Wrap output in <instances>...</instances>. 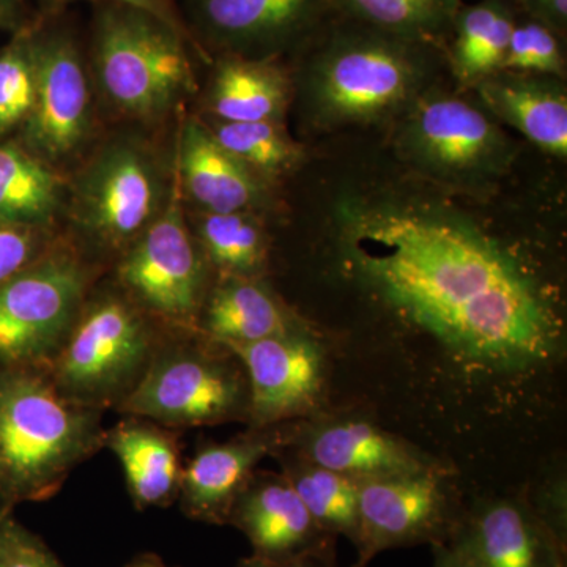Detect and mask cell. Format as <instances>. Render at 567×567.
Listing matches in <instances>:
<instances>
[{"instance_id":"cell-39","label":"cell","mask_w":567,"mask_h":567,"mask_svg":"<svg viewBox=\"0 0 567 567\" xmlns=\"http://www.w3.org/2000/svg\"><path fill=\"white\" fill-rule=\"evenodd\" d=\"M132 567H164V566L159 565V563H156V561H141V563H137V565H134Z\"/></svg>"},{"instance_id":"cell-24","label":"cell","mask_w":567,"mask_h":567,"mask_svg":"<svg viewBox=\"0 0 567 567\" xmlns=\"http://www.w3.org/2000/svg\"><path fill=\"white\" fill-rule=\"evenodd\" d=\"M118 457L134 499L142 506L166 502L181 483L177 447L152 425L123 423L104 436Z\"/></svg>"},{"instance_id":"cell-38","label":"cell","mask_w":567,"mask_h":567,"mask_svg":"<svg viewBox=\"0 0 567 567\" xmlns=\"http://www.w3.org/2000/svg\"><path fill=\"white\" fill-rule=\"evenodd\" d=\"M24 0H0V31L24 29Z\"/></svg>"},{"instance_id":"cell-1","label":"cell","mask_w":567,"mask_h":567,"mask_svg":"<svg viewBox=\"0 0 567 567\" xmlns=\"http://www.w3.org/2000/svg\"><path fill=\"white\" fill-rule=\"evenodd\" d=\"M342 265L399 322L453 360L525 374L561 344L546 284L468 216L394 196L346 197L336 210Z\"/></svg>"},{"instance_id":"cell-18","label":"cell","mask_w":567,"mask_h":567,"mask_svg":"<svg viewBox=\"0 0 567 567\" xmlns=\"http://www.w3.org/2000/svg\"><path fill=\"white\" fill-rule=\"evenodd\" d=\"M495 117L516 128L540 151L567 155V96L558 81L540 74L498 71L473 85Z\"/></svg>"},{"instance_id":"cell-28","label":"cell","mask_w":567,"mask_h":567,"mask_svg":"<svg viewBox=\"0 0 567 567\" xmlns=\"http://www.w3.org/2000/svg\"><path fill=\"white\" fill-rule=\"evenodd\" d=\"M197 233L208 259L230 278H249L262 267L264 233L246 212L205 213Z\"/></svg>"},{"instance_id":"cell-33","label":"cell","mask_w":567,"mask_h":567,"mask_svg":"<svg viewBox=\"0 0 567 567\" xmlns=\"http://www.w3.org/2000/svg\"><path fill=\"white\" fill-rule=\"evenodd\" d=\"M43 249V229L20 226L0 219V282L39 259Z\"/></svg>"},{"instance_id":"cell-7","label":"cell","mask_w":567,"mask_h":567,"mask_svg":"<svg viewBox=\"0 0 567 567\" xmlns=\"http://www.w3.org/2000/svg\"><path fill=\"white\" fill-rule=\"evenodd\" d=\"M406 111L399 145L423 173L453 185L476 186L498 177L511 163V142L475 104L429 93Z\"/></svg>"},{"instance_id":"cell-6","label":"cell","mask_w":567,"mask_h":567,"mask_svg":"<svg viewBox=\"0 0 567 567\" xmlns=\"http://www.w3.org/2000/svg\"><path fill=\"white\" fill-rule=\"evenodd\" d=\"M151 349L140 312L121 298L104 297L78 317L52 360V383L71 401L95 409L130 393Z\"/></svg>"},{"instance_id":"cell-9","label":"cell","mask_w":567,"mask_h":567,"mask_svg":"<svg viewBox=\"0 0 567 567\" xmlns=\"http://www.w3.org/2000/svg\"><path fill=\"white\" fill-rule=\"evenodd\" d=\"M32 40L35 100L18 142L54 167L76 156L91 136V81L80 47L66 29H32Z\"/></svg>"},{"instance_id":"cell-21","label":"cell","mask_w":567,"mask_h":567,"mask_svg":"<svg viewBox=\"0 0 567 567\" xmlns=\"http://www.w3.org/2000/svg\"><path fill=\"white\" fill-rule=\"evenodd\" d=\"M289 80L271 59L224 55L213 73L208 107L221 122H281Z\"/></svg>"},{"instance_id":"cell-37","label":"cell","mask_w":567,"mask_h":567,"mask_svg":"<svg viewBox=\"0 0 567 567\" xmlns=\"http://www.w3.org/2000/svg\"><path fill=\"white\" fill-rule=\"evenodd\" d=\"M434 554V567H483L477 565L475 559L465 554L462 548L450 543L435 544Z\"/></svg>"},{"instance_id":"cell-36","label":"cell","mask_w":567,"mask_h":567,"mask_svg":"<svg viewBox=\"0 0 567 567\" xmlns=\"http://www.w3.org/2000/svg\"><path fill=\"white\" fill-rule=\"evenodd\" d=\"M535 21L554 32H561L567 24V0H520Z\"/></svg>"},{"instance_id":"cell-26","label":"cell","mask_w":567,"mask_h":567,"mask_svg":"<svg viewBox=\"0 0 567 567\" xmlns=\"http://www.w3.org/2000/svg\"><path fill=\"white\" fill-rule=\"evenodd\" d=\"M353 21L401 39L431 43L453 28L458 0H331Z\"/></svg>"},{"instance_id":"cell-17","label":"cell","mask_w":567,"mask_h":567,"mask_svg":"<svg viewBox=\"0 0 567 567\" xmlns=\"http://www.w3.org/2000/svg\"><path fill=\"white\" fill-rule=\"evenodd\" d=\"M177 181L205 213H238L262 200L259 177L213 137L207 123H183L177 153Z\"/></svg>"},{"instance_id":"cell-22","label":"cell","mask_w":567,"mask_h":567,"mask_svg":"<svg viewBox=\"0 0 567 567\" xmlns=\"http://www.w3.org/2000/svg\"><path fill=\"white\" fill-rule=\"evenodd\" d=\"M292 319L270 290L251 278H230L204 311V330L224 347L251 344L293 330Z\"/></svg>"},{"instance_id":"cell-32","label":"cell","mask_w":567,"mask_h":567,"mask_svg":"<svg viewBox=\"0 0 567 567\" xmlns=\"http://www.w3.org/2000/svg\"><path fill=\"white\" fill-rule=\"evenodd\" d=\"M0 567H63L58 558L11 518L0 517Z\"/></svg>"},{"instance_id":"cell-30","label":"cell","mask_w":567,"mask_h":567,"mask_svg":"<svg viewBox=\"0 0 567 567\" xmlns=\"http://www.w3.org/2000/svg\"><path fill=\"white\" fill-rule=\"evenodd\" d=\"M37 66L32 29L13 33L0 51V140L20 132L35 100Z\"/></svg>"},{"instance_id":"cell-34","label":"cell","mask_w":567,"mask_h":567,"mask_svg":"<svg viewBox=\"0 0 567 567\" xmlns=\"http://www.w3.org/2000/svg\"><path fill=\"white\" fill-rule=\"evenodd\" d=\"M50 2L70 3L76 2V0H50ZM93 2L118 3V6H128L134 7V9L147 11V13L159 18V20L169 24L171 28L181 32L182 35H185L186 39L194 43L193 33L189 31L188 25L185 24V21H183L181 11H178L174 0H93Z\"/></svg>"},{"instance_id":"cell-31","label":"cell","mask_w":567,"mask_h":567,"mask_svg":"<svg viewBox=\"0 0 567 567\" xmlns=\"http://www.w3.org/2000/svg\"><path fill=\"white\" fill-rule=\"evenodd\" d=\"M502 71L561 76L565 59L555 32L535 20L514 25Z\"/></svg>"},{"instance_id":"cell-23","label":"cell","mask_w":567,"mask_h":567,"mask_svg":"<svg viewBox=\"0 0 567 567\" xmlns=\"http://www.w3.org/2000/svg\"><path fill=\"white\" fill-rule=\"evenodd\" d=\"M63 183L18 141L0 140V219L44 229L61 210Z\"/></svg>"},{"instance_id":"cell-10","label":"cell","mask_w":567,"mask_h":567,"mask_svg":"<svg viewBox=\"0 0 567 567\" xmlns=\"http://www.w3.org/2000/svg\"><path fill=\"white\" fill-rule=\"evenodd\" d=\"M173 188L169 204L130 245L118 279L152 315L189 324L203 305L204 267L183 215L177 177Z\"/></svg>"},{"instance_id":"cell-11","label":"cell","mask_w":567,"mask_h":567,"mask_svg":"<svg viewBox=\"0 0 567 567\" xmlns=\"http://www.w3.org/2000/svg\"><path fill=\"white\" fill-rule=\"evenodd\" d=\"M358 481L357 565L388 548L447 543L461 517L453 513L436 468Z\"/></svg>"},{"instance_id":"cell-25","label":"cell","mask_w":567,"mask_h":567,"mask_svg":"<svg viewBox=\"0 0 567 567\" xmlns=\"http://www.w3.org/2000/svg\"><path fill=\"white\" fill-rule=\"evenodd\" d=\"M514 25L513 14L503 0H483L458 10L451 50V65L457 80L475 85L502 71Z\"/></svg>"},{"instance_id":"cell-3","label":"cell","mask_w":567,"mask_h":567,"mask_svg":"<svg viewBox=\"0 0 567 567\" xmlns=\"http://www.w3.org/2000/svg\"><path fill=\"white\" fill-rule=\"evenodd\" d=\"M427 44L361 22L334 31L306 70L309 111L322 125H349L409 110L429 78Z\"/></svg>"},{"instance_id":"cell-12","label":"cell","mask_w":567,"mask_h":567,"mask_svg":"<svg viewBox=\"0 0 567 567\" xmlns=\"http://www.w3.org/2000/svg\"><path fill=\"white\" fill-rule=\"evenodd\" d=\"M248 406V391L229 365L199 352L163 354L142 372L122 409L166 425L221 423Z\"/></svg>"},{"instance_id":"cell-8","label":"cell","mask_w":567,"mask_h":567,"mask_svg":"<svg viewBox=\"0 0 567 567\" xmlns=\"http://www.w3.org/2000/svg\"><path fill=\"white\" fill-rule=\"evenodd\" d=\"M71 200L82 233L104 248H122L151 226L167 199L155 156L126 137L93 156L74 183Z\"/></svg>"},{"instance_id":"cell-35","label":"cell","mask_w":567,"mask_h":567,"mask_svg":"<svg viewBox=\"0 0 567 567\" xmlns=\"http://www.w3.org/2000/svg\"><path fill=\"white\" fill-rule=\"evenodd\" d=\"M241 567H336L333 547L320 548L289 558L257 557Z\"/></svg>"},{"instance_id":"cell-15","label":"cell","mask_w":567,"mask_h":567,"mask_svg":"<svg viewBox=\"0 0 567 567\" xmlns=\"http://www.w3.org/2000/svg\"><path fill=\"white\" fill-rule=\"evenodd\" d=\"M235 524L249 537L257 557L289 558L333 547L287 477L249 483L235 503Z\"/></svg>"},{"instance_id":"cell-14","label":"cell","mask_w":567,"mask_h":567,"mask_svg":"<svg viewBox=\"0 0 567 567\" xmlns=\"http://www.w3.org/2000/svg\"><path fill=\"white\" fill-rule=\"evenodd\" d=\"M331 0H189L197 32L224 55L274 59L322 20Z\"/></svg>"},{"instance_id":"cell-16","label":"cell","mask_w":567,"mask_h":567,"mask_svg":"<svg viewBox=\"0 0 567 567\" xmlns=\"http://www.w3.org/2000/svg\"><path fill=\"white\" fill-rule=\"evenodd\" d=\"M447 543L483 567H563L558 540L514 502L491 503L461 518Z\"/></svg>"},{"instance_id":"cell-19","label":"cell","mask_w":567,"mask_h":567,"mask_svg":"<svg viewBox=\"0 0 567 567\" xmlns=\"http://www.w3.org/2000/svg\"><path fill=\"white\" fill-rule=\"evenodd\" d=\"M306 458L353 480L435 468L412 446L364 421H339L317 427L306 442Z\"/></svg>"},{"instance_id":"cell-20","label":"cell","mask_w":567,"mask_h":567,"mask_svg":"<svg viewBox=\"0 0 567 567\" xmlns=\"http://www.w3.org/2000/svg\"><path fill=\"white\" fill-rule=\"evenodd\" d=\"M274 436L254 435L204 447L181 473L183 498L194 516L223 520L251 483L254 468L274 446Z\"/></svg>"},{"instance_id":"cell-29","label":"cell","mask_w":567,"mask_h":567,"mask_svg":"<svg viewBox=\"0 0 567 567\" xmlns=\"http://www.w3.org/2000/svg\"><path fill=\"white\" fill-rule=\"evenodd\" d=\"M207 126L219 145L256 175H281L300 162V147L281 122L215 121Z\"/></svg>"},{"instance_id":"cell-4","label":"cell","mask_w":567,"mask_h":567,"mask_svg":"<svg viewBox=\"0 0 567 567\" xmlns=\"http://www.w3.org/2000/svg\"><path fill=\"white\" fill-rule=\"evenodd\" d=\"M189 44L147 11L100 3L92 40L100 92L126 117H163L196 89Z\"/></svg>"},{"instance_id":"cell-27","label":"cell","mask_w":567,"mask_h":567,"mask_svg":"<svg viewBox=\"0 0 567 567\" xmlns=\"http://www.w3.org/2000/svg\"><path fill=\"white\" fill-rule=\"evenodd\" d=\"M312 518L327 535H358V481L311 462L287 476Z\"/></svg>"},{"instance_id":"cell-2","label":"cell","mask_w":567,"mask_h":567,"mask_svg":"<svg viewBox=\"0 0 567 567\" xmlns=\"http://www.w3.org/2000/svg\"><path fill=\"white\" fill-rule=\"evenodd\" d=\"M102 442L93 406L31 369H0V487L10 498H50Z\"/></svg>"},{"instance_id":"cell-13","label":"cell","mask_w":567,"mask_h":567,"mask_svg":"<svg viewBox=\"0 0 567 567\" xmlns=\"http://www.w3.org/2000/svg\"><path fill=\"white\" fill-rule=\"evenodd\" d=\"M227 349L245 365L249 415L257 425L303 415L319 402L324 371L322 349L300 328Z\"/></svg>"},{"instance_id":"cell-5","label":"cell","mask_w":567,"mask_h":567,"mask_svg":"<svg viewBox=\"0 0 567 567\" xmlns=\"http://www.w3.org/2000/svg\"><path fill=\"white\" fill-rule=\"evenodd\" d=\"M87 271L76 254L55 249L0 282V364H51L80 316Z\"/></svg>"}]
</instances>
